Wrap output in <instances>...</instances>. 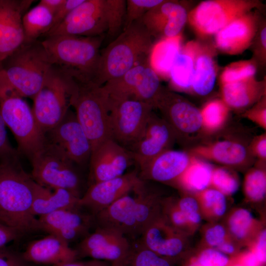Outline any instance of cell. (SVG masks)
Returning <instances> with one entry per match:
<instances>
[{
	"mask_svg": "<svg viewBox=\"0 0 266 266\" xmlns=\"http://www.w3.org/2000/svg\"><path fill=\"white\" fill-rule=\"evenodd\" d=\"M47 142L61 151L79 167L89 164L92 146L74 112L69 109L62 121L45 134Z\"/></svg>",
	"mask_w": 266,
	"mask_h": 266,
	"instance_id": "7c38bea8",
	"label": "cell"
},
{
	"mask_svg": "<svg viewBox=\"0 0 266 266\" xmlns=\"http://www.w3.org/2000/svg\"><path fill=\"white\" fill-rule=\"evenodd\" d=\"M51 192L50 189L36 183L31 212L34 216H43L64 209L81 207L80 198L64 189H56Z\"/></svg>",
	"mask_w": 266,
	"mask_h": 266,
	"instance_id": "4316f807",
	"label": "cell"
},
{
	"mask_svg": "<svg viewBox=\"0 0 266 266\" xmlns=\"http://www.w3.org/2000/svg\"><path fill=\"white\" fill-rule=\"evenodd\" d=\"M252 221V215L249 211L245 209H238L230 218V230L236 237L243 238L247 234Z\"/></svg>",
	"mask_w": 266,
	"mask_h": 266,
	"instance_id": "b9f144b4",
	"label": "cell"
},
{
	"mask_svg": "<svg viewBox=\"0 0 266 266\" xmlns=\"http://www.w3.org/2000/svg\"><path fill=\"white\" fill-rule=\"evenodd\" d=\"M65 1V0H41L39 3L48 8L55 14Z\"/></svg>",
	"mask_w": 266,
	"mask_h": 266,
	"instance_id": "6f0895ef",
	"label": "cell"
},
{
	"mask_svg": "<svg viewBox=\"0 0 266 266\" xmlns=\"http://www.w3.org/2000/svg\"><path fill=\"white\" fill-rule=\"evenodd\" d=\"M178 208L185 213L187 216L198 212V204L196 200L190 197H186L181 199L176 205Z\"/></svg>",
	"mask_w": 266,
	"mask_h": 266,
	"instance_id": "f5cc1de1",
	"label": "cell"
},
{
	"mask_svg": "<svg viewBox=\"0 0 266 266\" xmlns=\"http://www.w3.org/2000/svg\"><path fill=\"white\" fill-rule=\"evenodd\" d=\"M228 262L229 259L224 254L212 249L203 251L198 260L202 266H226Z\"/></svg>",
	"mask_w": 266,
	"mask_h": 266,
	"instance_id": "bcb514c9",
	"label": "cell"
},
{
	"mask_svg": "<svg viewBox=\"0 0 266 266\" xmlns=\"http://www.w3.org/2000/svg\"><path fill=\"white\" fill-rule=\"evenodd\" d=\"M254 150L257 155L264 159L266 157V137L263 135L258 139L254 146Z\"/></svg>",
	"mask_w": 266,
	"mask_h": 266,
	"instance_id": "9f6ffc18",
	"label": "cell"
},
{
	"mask_svg": "<svg viewBox=\"0 0 266 266\" xmlns=\"http://www.w3.org/2000/svg\"><path fill=\"white\" fill-rule=\"evenodd\" d=\"M225 231L220 225H216L209 229L205 233V239L212 246H219L224 242Z\"/></svg>",
	"mask_w": 266,
	"mask_h": 266,
	"instance_id": "681fc988",
	"label": "cell"
},
{
	"mask_svg": "<svg viewBox=\"0 0 266 266\" xmlns=\"http://www.w3.org/2000/svg\"><path fill=\"white\" fill-rule=\"evenodd\" d=\"M255 253L261 263H265L266 260V233L265 230L261 233L259 236Z\"/></svg>",
	"mask_w": 266,
	"mask_h": 266,
	"instance_id": "db71d44e",
	"label": "cell"
},
{
	"mask_svg": "<svg viewBox=\"0 0 266 266\" xmlns=\"http://www.w3.org/2000/svg\"><path fill=\"white\" fill-rule=\"evenodd\" d=\"M244 190L247 197L253 200L263 199L266 191V177L261 170H254L248 174L244 183Z\"/></svg>",
	"mask_w": 266,
	"mask_h": 266,
	"instance_id": "60d3db41",
	"label": "cell"
},
{
	"mask_svg": "<svg viewBox=\"0 0 266 266\" xmlns=\"http://www.w3.org/2000/svg\"><path fill=\"white\" fill-rule=\"evenodd\" d=\"M163 0H127L123 30L140 19L150 10L162 3Z\"/></svg>",
	"mask_w": 266,
	"mask_h": 266,
	"instance_id": "ab89813d",
	"label": "cell"
},
{
	"mask_svg": "<svg viewBox=\"0 0 266 266\" xmlns=\"http://www.w3.org/2000/svg\"><path fill=\"white\" fill-rule=\"evenodd\" d=\"M190 159L183 151L166 150L139 168V177L145 181H171L181 175L188 166Z\"/></svg>",
	"mask_w": 266,
	"mask_h": 266,
	"instance_id": "d4e9b609",
	"label": "cell"
},
{
	"mask_svg": "<svg viewBox=\"0 0 266 266\" xmlns=\"http://www.w3.org/2000/svg\"><path fill=\"white\" fill-rule=\"evenodd\" d=\"M219 247L221 251L228 254L233 253L234 250V247L232 245L227 243H222L219 246Z\"/></svg>",
	"mask_w": 266,
	"mask_h": 266,
	"instance_id": "91938a15",
	"label": "cell"
},
{
	"mask_svg": "<svg viewBox=\"0 0 266 266\" xmlns=\"http://www.w3.org/2000/svg\"><path fill=\"white\" fill-rule=\"evenodd\" d=\"M104 0H84L46 37L67 34L82 36L102 35L107 32L103 12Z\"/></svg>",
	"mask_w": 266,
	"mask_h": 266,
	"instance_id": "5bb4252c",
	"label": "cell"
},
{
	"mask_svg": "<svg viewBox=\"0 0 266 266\" xmlns=\"http://www.w3.org/2000/svg\"><path fill=\"white\" fill-rule=\"evenodd\" d=\"M125 257L119 260L111 263V266H127L125 261Z\"/></svg>",
	"mask_w": 266,
	"mask_h": 266,
	"instance_id": "6125c7cd",
	"label": "cell"
},
{
	"mask_svg": "<svg viewBox=\"0 0 266 266\" xmlns=\"http://www.w3.org/2000/svg\"><path fill=\"white\" fill-rule=\"evenodd\" d=\"M229 107L221 100H214L207 103L200 111L202 126L209 131L220 128L228 114Z\"/></svg>",
	"mask_w": 266,
	"mask_h": 266,
	"instance_id": "74e56055",
	"label": "cell"
},
{
	"mask_svg": "<svg viewBox=\"0 0 266 266\" xmlns=\"http://www.w3.org/2000/svg\"><path fill=\"white\" fill-rule=\"evenodd\" d=\"M247 117L262 128H266V109L264 107H257L246 113Z\"/></svg>",
	"mask_w": 266,
	"mask_h": 266,
	"instance_id": "816d5d0a",
	"label": "cell"
},
{
	"mask_svg": "<svg viewBox=\"0 0 266 266\" xmlns=\"http://www.w3.org/2000/svg\"><path fill=\"white\" fill-rule=\"evenodd\" d=\"M82 209H61L39 216L38 221L40 231L58 236L68 243L83 239L90 233L96 221L93 214Z\"/></svg>",
	"mask_w": 266,
	"mask_h": 266,
	"instance_id": "9a60e30c",
	"label": "cell"
},
{
	"mask_svg": "<svg viewBox=\"0 0 266 266\" xmlns=\"http://www.w3.org/2000/svg\"><path fill=\"white\" fill-rule=\"evenodd\" d=\"M256 72V67L252 61L233 62L224 69L220 76L221 82L223 84L238 81L253 77Z\"/></svg>",
	"mask_w": 266,
	"mask_h": 266,
	"instance_id": "f35d334b",
	"label": "cell"
},
{
	"mask_svg": "<svg viewBox=\"0 0 266 266\" xmlns=\"http://www.w3.org/2000/svg\"><path fill=\"white\" fill-rule=\"evenodd\" d=\"M101 87L110 99H133L154 107L162 89L158 74L148 58L137 64L122 76L108 81Z\"/></svg>",
	"mask_w": 266,
	"mask_h": 266,
	"instance_id": "30bf717a",
	"label": "cell"
},
{
	"mask_svg": "<svg viewBox=\"0 0 266 266\" xmlns=\"http://www.w3.org/2000/svg\"><path fill=\"white\" fill-rule=\"evenodd\" d=\"M200 48L197 42H188L176 56L169 74L172 83L178 89H191L195 60Z\"/></svg>",
	"mask_w": 266,
	"mask_h": 266,
	"instance_id": "f546056e",
	"label": "cell"
},
{
	"mask_svg": "<svg viewBox=\"0 0 266 266\" xmlns=\"http://www.w3.org/2000/svg\"><path fill=\"white\" fill-rule=\"evenodd\" d=\"M243 264L242 266H259L261 263L255 253L250 252L244 257Z\"/></svg>",
	"mask_w": 266,
	"mask_h": 266,
	"instance_id": "680465c9",
	"label": "cell"
},
{
	"mask_svg": "<svg viewBox=\"0 0 266 266\" xmlns=\"http://www.w3.org/2000/svg\"><path fill=\"white\" fill-rule=\"evenodd\" d=\"M125 261L127 266H171L168 259L148 249L138 241L132 244Z\"/></svg>",
	"mask_w": 266,
	"mask_h": 266,
	"instance_id": "d590c367",
	"label": "cell"
},
{
	"mask_svg": "<svg viewBox=\"0 0 266 266\" xmlns=\"http://www.w3.org/2000/svg\"><path fill=\"white\" fill-rule=\"evenodd\" d=\"M152 36L139 19L123 30L100 54L93 82L101 86L148 58Z\"/></svg>",
	"mask_w": 266,
	"mask_h": 266,
	"instance_id": "7a4b0ae2",
	"label": "cell"
},
{
	"mask_svg": "<svg viewBox=\"0 0 266 266\" xmlns=\"http://www.w3.org/2000/svg\"><path fill=\"white\" fill-rule=\"evenodd\" d=\"M189 266H202L200 265L199 263H197L193 264Z\"/></svg>",
	"mask_w": 266,
	"mask_h": 266,
	"instance_id": "be15d7a7",
	"label": "cell"
},
{
	"mask_svg": "<svg viewBox=\"0 0 266 266\" xmlns=\"http://www.w3.org/2000/svg\"><path fill=\"white\" fill-rule=\"evenodd\" d=\"M31 176L47 188L66 189L82 197V179L77 166L61 151L45 140L43 148L30 160Z\"/></svg>",
	"mask_w": 266,
	"mask_h": 266,
	"instance_id": "52a82bcc",
	"label": "cell"
},
{
	"mask_svg": "<svg viewBox=\"0 0 266 266\" xmlns=\"http://www.w3.org/2000/svg\"><path fill=\"white\" fill-rule=\"evenodd\" d=\"M134 163L128 148L108 138L92 151L89 162V185L119 177Z\"/></svg>",
	"mask_w": 266,
	"mask_h": 266,
	"instance_id": "4fadbf2b",
	"label": "cell"
},
{
	"mask_svg": "<svg viewBox=\"0 0 266 266\" xmlns=\"http://www.w3.org/2000/svg\"><path fill=\"white\" fill-rule=\"evenodd\" d=\"M111 263L93 259L87 261H77L76 260L64 263L58 266H111Z\"/></svg>",
	"mask_w": 266,
	"mask_h": 266,
	"instance_id": "11a10c76",
	"label": "cell"
},
{
	"mask_svg": "<svg viewBox=\"0 0 266 266\" xmlns=\"http://www.w3.org/2000/svg\"><path fill=\"white\" fill-rule=\"evenodd\" d=\"M216 79V67L212 57L200 48L196 58L191 89L200 96L213 90Z\"/></svg>",
	"mask_w": 266,
	"mask_h": 266,
	"instance_id": "d6a6232c",
	"label": "cell"
},
{
	"mask_svg": "<svg viewBox=\"0 0 266 266\" xmlns=\"http://www.w3.org/2000/svg\"><path fill=\"white\" fill-rule=\"evenodd\" d=\"M141 181L138 170L134 169L119 177L92 184L80 198L79 205L95 216L132 191Z\"/></svg>",
	"mask_w": 266,
	"mask_h": 266,
	"instance_id": "2e32d148",
	"label": "cell"
},
{
	"mask_svg": "<svg viewBox=\"0 0 266 266\" xmlns=\"http://www.w3.org/2000/svg\"><path fill=\"white\" fill-rule=\"evenodd\" d=\"M173 227L160 214L146 228L138 241L145 248L169 259L181 252L182 240Z\"/></svg>",
	"mask_w": 266,
	"mask_h": 266,
	"instance_id": "7402d4cb",
	"label": "cell"
},
{
	"mask_svg": "<svg viewBox=\"0 0 266 266\" xmlns=\"http://www.w3.org/2000/svg\"><path fill=\"white\" fill-rule=\"evenodd\" d=\"M71 106L74 109L76 118L91 142L92 151L111 138L107 97L101 86L92 81L77 82Z\"/></svg>",
	"mask_w": 266,
	"mask_h": 266,
	"instance_id": "8992f818",
	"label": "cell"
},
{
	"mask_svg": "<svg viewBox=\"0 0 266 266\" xmlns=\"http://www.w3.org/2000/svg\"><path fill=\"white\" fill-rule=\"evenodd\" d=\"M262 84L254 77L222 84L223 101L228 107L242 108L255 101L262 93Z\"/></svg>",
	"mask_w": 266,
	"mask_h": 266,
	"instance_id": "f1b7e54d",
	"label": "cell"
},
{
	"mask_svg": "<svg viewBox=\"0 0 266 266\" xmlns=\"http://www.w3.org/2000/svg\"><path fill=\"white\" fill-rule=\"evenodd\" d=\"M212 172L213 169L210 165L200 159L192 158L180 178L182 183L188 189L202 191L211 183Z\"/></svg>",
	"mask_w": 266,
	"mask_h": 266,
	"instance_id": "836d02e7",
	"label": "cell"
},
{
	"mask_svg": "<svg viewBox=\"0 0 266 266\" xmlns=\"http://www.w3.org/2000/svg\"><path fill=\"white\" fill-rule=\"evenodd\" d=\"M22 255L26 261L33 264L54 266L74 261L79 258L76 250L70 247L68 243L51 234L30 242Z\"/></svg>",
	"mask_w": 266,
	"mask_h": 266,
	"instance_id": "603a6c76",
	"label": "cell"
},
{
	"mask_svg": "<svg viewBox=\"0 0 266 266\" xmlns=\"http://www.w3.org/2000/svg\"><path fill=\"white\" fill-rule=\"evenodd\" d=\"M19 155L9 141L6 125L0 111V162L19 158Z\"/></svg>",
	"mask_w": 266,
	"mask_h": 266,
	"instance_id": "f6af8a7d",
	"label": "cell"
},
{
	"mask_svg": "<svg viewBox=\"0 0 266 266\" xmlns=\"http://www.w3.org/2000/svg\"><path fill=\"white\" fill-rule=\"evenodd\" d=\"M126 9V0H104L103 12L108 35H116L124 26Z\"/></svg>",
	"mask_w": 266,
	"mask_h": 266,
	"instance_id": "8d00e7d4",
	"label": "cell"
},
{
	"mask_svg": "<svg viewBox=\"0 0 266 266\" xmlns=\"http://www.w3.org/2000/svg\"><path fill=\"white\" fill-rule=\"evenodd\" d=\"M256 29V17L249 12L218 32L215 37L216 45L228 54H241L251 44Z\"/></svg>",
	"mask_w": 266,
	"mask_h": 266,
	"instance_id": "cb8c5ba5",
	"label": "cell"
},
{
	"mask_svg": "<svg viewBox=\"0 0 266 266\" xmlns=\"http://www.w3.org/2000/svg\"><path fill=\"white\" fill-rule=\"evenodd\" d=\"M36 184L19 158L0 162V223L22 235L40 231L31 212Z\"/></svg>",
	"mask_w": 266,
	"mask_h": 266,
	"instance_id": "6da1fadb",
	"label": "cell"
},
{
	"mask_svg": "<svg viewBox=\"0 0 266 266\" xmlns=\"http://www.w3.org/2000/svg\"><path fill=\"white\" fill-rule=\"evenodd\" d=\"M137 201L135 206L130 237L141 236L148 226L160 214V202L151 192L146 181L142 180L135 187Z\"/></svg>",
	"mask_w": 266,
	"mask_h": 266,
	"instance_id": "83f0119b",
	"label": "cell"
},
{
	"mask_svg": "<svg viewBox=\"0 0 266 266\" xmlns=\"http://www.w3.org/2000/svg\"><path fill=\"white\" fill-rule=\"evenodd\" d=\"M202 198L205 206L217 216H222L226 209L224 194L216 189H207L203 192Z\"/></svg>",
	"mask_w": 266,
	"mask_h": 266,
	"instance_id": "ee69618b",
	"label": "cell"
},
{
	"mask_svg": "<svg viewBox=\"0 0 266 266\" xmlns=\"http://www.w3.org/2000/svg\"><path fill=\"white\" fill-rule=\"evenodd\" d=\"M259 5L256 0H212L200 3L188 14L187 20L200 35L217 33L235 19Z\"/></svg>",
	"mask_w": 266,
	"mask_h": 266,
	"instance_id": "8fae6325",
	"label": "cell"
},
{
	"mask_svg": "<svg viewBox=\"0 0 266 266\" xmlns=\"http://www.w3.org/2000/svg\"><path fill=\"white\" fill-rule=\"evenodd\" d=\"M103 36L61 34L41 41L52 63L80 83L93 82Z\"/></svg>",
	"mask_w": 266,
	"mask_h": 266,
	"instance_id": "3957f363",
	"label": "cell"
},
{
	"mask_svg": "<svg viewBox=\"0 0 266 266\" xmlns=\"http://www.w3.org/2000/svg\"><path fill=\"white\" fill-rule=\"evenodd\" d=\"M181 36L165 38L154 48L152 66L155 70L164 75L169 73L172 63L180 51Z\"/></svg>",
	"mask_w": 266,
	"mask_h": 266,
	"instance_id": "e575fe53",
	"label": "cell"
},
{
	"mask_svg": "<svg viewBox=\"0 0 266 266\" xmlns=\"http://www.w3.org/2000/svg\"><path fill=\"white\" fill-rule=\"evenodd\" d=\"M76 86L74 78L52 65L41 88L33 99L32 111L44 134L57 125L70 109Z\"/></svg>",
	"mask_w": 266,
	"mask_h": 266,
	"instance_id": "5b68a950",
	"label": "cell"
},
{
	"mask_svg": "<svg viewBox=\"0 0 266 266\" xmlns=\"http://www.w3.org/2000/svg\"><path fill=\"white\" fill-rule=\"evenodd\" d=\"M107 106L111 138L129 147L142 134L154 107L135 100L108 97Z\"/></svg>",
	"mask_w": 266,
	"mask_h": 266,
	"instance_id": "9c48e42d",
	"label": "cell"
},
{
	"mask_svg": "<svg viewBox=\"0 0 266 266\" xmlns=\"http://www.w3.org/2000/svg\"><path fill=\"white\" fill-rule=\"evenodd\" d=\"M242 266L241 265H236V266Z\"/></svg>",
	"mask_w": 266,
	"mask_h": 266,
	"instance_id": "e7e4bbea",
	"label": "cell"
},
{
	"mask_svg": "<svg viewBox=\"0 0 266 266\" xmlns=\"http://www.w3.org/2000/svg\"><path fill=\"white\" fill-rule=\"evenodd\" d=\"M193 152L202 158L228 165L240 164L247 157L245 147L231 141H221L199 146L194 149Z\"/></svg>",
	"mask_w": 266,
	"mask_h": 266,
	"instance_id": "4dcf8cb0",
	"label": "cell"
},
{
	"mask_svg": "<svg viewBox=\"0 0 266 266\" xmlns=\"http://www.w3.org/2000/svg\"><path fill=\"white\" fill-rule=\"evenodd\" d=\"M23 98L16 95L0 96V111L18 145V152L30 160L43 147L44 133L37 125L32 109Z\"/></svg>",
	"mask_w": 266,
	"mask_h": 266,
	"instance_id": "ba28073f",
	"label": "cell"
},
{
	"mask_svg": "<svg viewBox=\"0 0 266 266\" xmlns=\"http://www.w3.org/2000/svg\"><path fill=\"white\" fill-rule=\"evenodd\" d=\"M175 136L193 133L202 126L200 111L176 95L161 89L154 103Z\"/></svg>",
	"mask_w": 266,
	"mask_h": 266,
	"instance_id": "ffe728a7",
	"label": "cell"
},
{
	"mask_svg": "<svg viewBox=\"0 0 266 266\" xmlns=\"http://www.w3.org/2000/svg\"><path fill=\"white\" fill-rule=\"evenodd\" d=\"M0 266H33L26 261L22 253H19L5 247L0 248Z\"/></svg>",
	"mask_w": 266,
	"mask_h": 266,
	"instance_id": "7dc6e473",
	"label": "cell"
},
{
	"mask_svg": "<svg viewBox=\"0 0 266 266\" xmlns=\"http://www.w3.org/2000/svg\"><path fill=\"white\" fill-rule=\"evenodd\" d=\"M175 137L167 123L152 112L141 136L128 149L139 168L167 150Z\"/></svg>",
	"mask_w": 266,
	"mask_h": 266,
	"instance_id": "d6986e66",
	"label": "cell"
},
{
	"mask_svg": "<svg viewBox=\"0 0 266 266\" xmlns=\"http://www.w3.org/2000/svg\"><path fill=\"white\" fill-rule=\"evenodd\" d=\"M135 187L95 216L98 226L118 231L126 236H130L137 201Z\"/></svg>",
	"mask_w": 266,
	"mask_h": 266,
	"instance_id": "484cf974",
	"label": "cell"
},
{
	"mask_svg": "<svg viewBox=\"0 0 266 266\" xmlns=\"http://www.w3.org/2000/svg\"><path fill=\"white\" fill-rule=\"evenodd\" d=\"M261 43L263 46V48L265 51L266 50V27L264 28L261 32Z\"/></svg>",
	"mask_w": 266,
	"mask_h": 266,
	"instance_id": "94428289",
	"label": "cell"
},
{
	"mask_svg": "<svg viewBox=\"0 0 266 266\" xmlns=\"http://www.w3.org/2000/svg\"><path fill=\"white\" fill-rule=\"evenodd\" d=\"M54 15L50 9L40 3L28 10L22 18L24 43L35 41L47 34L52 28Z\"/></svg>",
	"mask_w": 266,
	"mask_h": 266,
	"instance_id": "1f68e13d",
	"label": "cell"
},
{
	"mask_svg": "<svg viewBox=\"0 0 266 266\" xmlns=\"http://www.w3.org/2000/svg\"><path fill=\"white\" fill-rule=\"evenodd\" d=\"M52 65L42 42L37 40L24 43L0 66L19 94L33 100Z\"/></svg>",
	"mask_w": 266,
	"mask_h": 266,
	"instance_id": "277c9868",
	"label": "cell"
},
{
	"mask_svg": "<svg viewBox=\"0 0 266 266\" xmlns=\"http://www.w3.org/2000/svg\"><path fill=\"white\" fill-rule=\"evenodd\" d=\"M131 245L121 233L98 226L93 233L80 241L75 250L78 257H90L112 263L125 258Z\"/></svg>",
	"mask_w": 266,
	"mask_h": 266,
	"instance_id": "e0dca14e",
	"label": "cell"
},
{
	"mask_svg": "<svg viewBox=\"0 0 266 266\" xmlns=\"http://www.w3.org/2000/svg\"><path fill=\"white\" fill-rule=\"evenodd\" d=\"M22 236L15 230L0 223V248Z\"/></svg>",
	"mask_w": 266,
	"mask_h": 266,
	"instance_id": "f907efd6",
	"label": "cell"
},
{
	"mask_svg": "<svg viewBox=\"0 0 266 266\" xmlns=\"http://www.w3.org/2000/svg\"><path fill=\"white\" fill-rule=\"evenodd\" d=\"M187 17V11L182 5L175 1L164 0L140 19L152 37L170 38L179 34Z\"/></svg>",
	"mask_w": 266,
	"mask_h": 266,
	"instance_id": "44dd1931",
	"label": "cell"
},
{
	"mask_svg": "<svg viewBox=\"0 0 266 266\" xmlns=\"http://www.w3.org/2000/svg\"><path fill=\"white\" fill-rule=\"evenodd\" d=\"M33 0H0V65L24 43L22 18Z\"/></svg>",
	"mask_w": 266,
	"mask_h": 266,
	"instance_id": "ac0fdd59",
	"label": "cell"
},
{
	"mask_svg": "<svg viewBox=\"0 0 266 266\" xmlns=\"http://www.w3.org/2000/svg\"><path fill=\"white\" fill-rule=\"evenodd\" d=\"M84 1V0H65L62 5L54 15L53 27L50 31L60 24L76 7Z\"/></svg>",
	"mask_w": 266,
	"mask_h": 266,
	"instance_id": "c3c4849f",
	"label": "cell"
},
{
	"mask_svg": "<svg viewBox=\"0 0 266 266\" xmlns=\"http://www.w3.org/2000/svg\"><path fill=\"white\" fill-rule=\"evenodd\" d=\"M211 182L223 194L232 195L236 192L238 184L236 179L227 170H213Z\"/></svg>",
	"mask_w": 266,
	"mask_h": 266,
	"instance_id": "7bdbcfd3",
	"label": "cell"
}]
</instances>
